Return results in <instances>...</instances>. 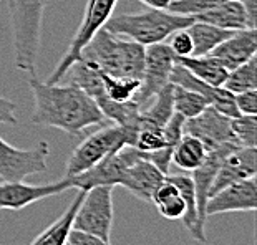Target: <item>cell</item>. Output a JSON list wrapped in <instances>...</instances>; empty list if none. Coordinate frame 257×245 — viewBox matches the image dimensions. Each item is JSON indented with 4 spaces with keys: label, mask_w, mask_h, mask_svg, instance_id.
Segmentation results:
<instances>
[{
    "label": "cell",
    "mask_w": 257,
    "mask_h": 245,
    "mask_svg": "<svg viewBox=\"0 0 257 245\" xmlns=\"http://www.w3.org/2000/svg\"><path fill=\"white\" fill-rule=\"evenodd\" d=\"M34 95L32 123L40 126L57 128L70 136H78L91 126H101L103 116L93 98L76 85H48L35 75L29 80Z\"/></svg>",
    "instance_id": "6da1fadb"
},
{
    "label": "cell",
    "mask_w": 257,
    "mask_h": 245,
    "mask_svg": "<svg viewBox=\"0 0 257 245\" xmlns=\"http://www.w3.org/2000/svg\"><path fill=\"white\" fill-rule=\"evenodd\" d=\"M80 62L111 76L141 80L145 67V47L130 38L114 35L105 27L81 50Z\"/></svg>",
    "instance_id": "7a4b0ae2"
},
{
    "label": "cell",
    "mask_w": 257,
    "mask_h": 245,
    "mask_svg": "<svg viewBox=\"0 0 257 245\" xmlns=\"http://www.w3.org/2000/svg\"><path fill=\"white\" fill-rule=\"evenodd\" d=\"M193 22V17L173 14L169 10L148 9L138 14L111 15L105 29L114 35L130 38L143 47H150L165 42L176 30L188 29Z\"/></svg>",
    "instance_id": "3957f363"
},
{
    "label": "cell",
    "mask_w": 257,
    "mask_h": 245,
    "mask_svg": "<svg viewBox=\"0 0 257 245\" xmlns=\"http://www.w3.org/2000/svg\"><path fill=\"white\" fill-rule=\"evenodd\" d=\"M12 25L15 67L35 75L47 0H7Z\"/></svg>",
    "instance_id": "277c9868"
},
{
    "label": "cell",
    "mask_w": 257,
    "mask_h": 245,
    "mask_svg": "<svg viewBox=\"0 0 257 245\" xmlns=\"http://www.w3.org/2000/svg\"><path fill=\"white\" fill-rule=\"evenodd\" d=\"M136 133L118 124H108L85 138L73 149L65 167V177H73L88 171L106 156L118 152L124 146H135Z\"/></svg>",
    "instance_id": "5b68a950"
},
{
    "label": "cell",
    "mask_w": 257,
    "mask_h": 245,
    "mask_svg": "<svg viewBox=\"0 0 257 245\" xmlns=\"http://www.w3.org/2000/svg\"><path fill=\"white\" fill-rule=\"evenodd\" d=\"M116 2L118 0H88L86 2L83 19H81V24L76 29L72 42H70L67 53L58 62L45 83L55 85L62 81V78L67 76L68 70L72 68V65L80 62L81 50L91 42V38L98 34V30H101L106 25L108 19L113 15V10L116 7Z\"/></svg>",
    "instance_id": "8992f818"
},
{
    "label": "cell",
    "mask_w": 257,
    "mask_h": 245,
    "mask_svg": "<svg viewBox=\"0 0 257 245\" xmlns=\"http://www.w3.org/2000/svg\"><path fill=\"white\" fill-rule=\"evenodd\" d=\"M113 227V187L96 186L85 190V197L73 217V228L93 233L110 242Z\"/></svg>",
    "instance_id": "52a82bcc"
},
{
    "label": "cell",
    "mask_w": 257,
    "mask_h": 245,
    "mask_svg": "<svg viewBox=\"0 0 257 245\" xmlns=\"http://www.w3.org/2000/svg\"><path fill=\"white\" fill-rule=\"evenodd\" d=\"M176 65V55L169 48L168 43H155V45L145 47V67L141 75L140 90L133 96V101L143 110L148 106L153 98L169 85L173 67Z\"/></svg>",
    "instance_id": "ba28073f"
},
{
    "label": "cell",
    "mask_w": 257,
    "mask_h": 245,
    "mask_svg": "<svg viewBox=\"0 0 257 245\" xmlns=\"http://www.w3.org/2000/svg\"><path fill=\"white\" fill-rule=\"evenodd\" d=\"M50 148L45 141H40L32 149H19L0 138V177L4 181H25L47 171V161Z\"/></svg>",
    "instance_id": "9c48e42d"
},
{
    "label": "cell",
    "mask_w": 257,
    "mask_h": 245,
    "mask_svg": "<svg viewBox=\"0 0 257 245\" xmlns=\"http://www.w3.org/2000/svg\"><path fill=\"white\" fill-rule=\"evenodd\" d=\"M68 189H73V181L70 177H63L43 186H32L24 181H2L0 182V210H22L27 205L62 194Z\"/></svg>",
    "instance_id": "30bf717a"
},
{
    "label": "cell",
    "mask_w": 257,
    "mask_h": 245,
    "mask_svg": "<svg viewBox=\"0 0 257 245\" xmlns=\"http://www.w3.org/2000/svg\"><path fill=\"white\" fill-rule=\"evenodd\" d=\"M184 133L199 138L207 151L221 146H240L231 129V118L224 116L214 108H206L199 116L186 119Z\"/></svg>",
    "instance_id": "8fae6325"
},
{
    "label": "cell",
    "mask_w": 257,
    "mask_h": 245,
    "mask_svg": "<svg viewBox=\"0 0 257 245\" xmlns=\"http://www.w3.org/2000/svg\"><path fill=\"white\" fill-rule=\"evenodd\" d=\"M257 210V182L255 177L229 184L207 199L206 217L227 212H255Z\"/></svg>",
    "instance_id": "7c38bea8"
},
{
    "label": "cell",
    "mask_w": 257,
    "mask_h": 245,
    "mask_svg": "<svg viewBox=\"0 0 257 245\" xmlns=\"http://www.w3.org/2000/svg\"><path fill=\"white\" fill-rule=\"evenodd\" d=\"M257 174V149L255 148H237L231 151L219 164L214 181L211 184L209 197L217 190L227 187L229 184L255 177ZM207 197V199H209Z\"/></svg>",
    "instance_id": "4fadbf2b"
},
{
    "label": "cell",
    "mask_w": 257,
    "mask_h": 245,
    "mask_svg": "<svg viewBox=\"0 0 257 245\" xmlns=\"http://www.w3.org/2000/svg\"><path fill=\"white\" fill-rule=\"evenodd\" d=\"M165 179L166 174L161 172L153 162L143 159L138 151V159L126 166L119 186L124 187L140 200L151 202L155 190L161 186Z\"/></svg>",
    "instance_id": "5bb4252c"
},
{
    "label": "cell",
    "mask_w": 257,
    "mask_h": 245,
    "mask_svg": "<svg viewBox=\"0 0 257 245\" xmlns=\"http://www.w3.org/2000/svg\"><path fill=\"white\" fill-rule=\"evenodd\" d=\"M257 52V37L255 29H244L234 32L222 43H219L209 55L216 58L227 72H232L239 65L255 57Z\"/></svg>",
    "instance_id": "9a60e30c"
},
{
    "label": "cell",
    "mask_w": 257,
    "mask_h": 245,
    "mask_svg": "<svg viewBox=\"0 0 257 245\" xmlns=\"http://www.w3.org/2000/svg\"><path fill=\"white\" fill-rule=\"evenodd\" d=\"M194 20L206 22V24L216 25L219 29H226L232 32L252 29L249 24L247 14H245L244 4L240 0H222L216 7L206 10L204 14L194 17Z\"/></svg>",
    "instance_id": "2e32d148"
},
{
    "label": "cell",
    "mask_w": 257,
    "mask_h": 245,
    "mask_svg": "<svg viewBox=\"0 0 257 245\" xmlns=\"http://www.w3.org/2000/svg\"><path fill=\"white\" fill-rule=\"evenodd\" d=\"M168 181H171L174 186L178 187L179 194L186 202V212L183 215L184 227L188 228V232L191 233V237L194 240H198L201 243L207 242L204 227L199 224V217H198V202H196V189L194 182L191 176H184V174H168L166 176Z\"/></svg>",
    "instance_id": "e0dca14e"
},
{
    "label": "cell",
    "mask_w": 257,
    "mask_h": 245,
    "mask_svg": "<svg viewBox=\"0 0 257 245\" xmlns=\"http://www.w3.org/2000/svg\"><path fill=\"white\" fill-rule=\"evenodd\" d=\"M85 197V190H78V194L75 195V199L70 202V205L62 215L58 217L43 230L40 235H37L30 245H67L68 233L73 228V217L78 210L80 202Z\"/></svg>",
    "instance_id": "ac0fdd59"
},
{
    "label": "cell",
    "mask_w": 257,
    "mask_h": 245,
    "mask_svg": "<svg viewBox=\"0 0 257 245\" xmlns=\"http://www.w3.org/2000/svg\"><path fill=\"white\" fill-rule=\"evenodd\" d=\"M207 156V148L204 143L193 134L184 133L178 144L173 148L171 164L178 166L181 171L193 172L204 162Z\"/></svg>",
    "instance_id": "d6986e66"
},
{
    "label": "cell",
    "mask_w": 257,
    "mask_h": 245,
    "mask_svg": "<svg viewBox=\"0 0 257 245\" xmlns=\"http://www.w3.org/2000/svg\"><path fill=\"white\" fill-rule=\"evenodd\" d=\"M188 32L191 38H193V55L191 57H202L209 55L214 48L226 40L227 37H231L234 32L219 29L216 25L206 24V22H198L194 20L193 24L188 27Z\"/></svg>",
    "instance_id": "ffe728a7"
},
{
    "label": "cell",
    "mask_w": 257,
    "mask_h": 245,
    "mask_svg": "<svg viewBox=\"0 0 257 245\" xmlns=\"http://www.w3.org/2000/svg\"><path fill=\"white\" fill-rule=\"evenodd\" d=\"M176 62L189 70L199 80L206 81L212 86H222L227 78V70L211 55L202 57H176Z\"/></svg>",
    "instance_id": "44dd1931"
},
{
    "label": "cell",
    "mask_w": 257,
    "mask_h": 245,
    "mask_svg": "<svg viewBox=\"0 0 257 245\" xmlns=\"http://www.w3.org/2000/svg\"><path fill=\"white\" fill-rule=\"evenodd\" d=\"M173 83L166 85L160 93L151 100V106H145L140 113V126L165 128L173 116ZM138 126V128H140Z\"/></svg>",
    "instance_id": "7402d4cb"
},
{
    "label": "cell",
    "mask_w": 257,
    "mask_h": 245,
    "mask_svg": "<svg viewBox=\"0 0 257 245\" xmlns=\"http://www.w3.org/2000/svg\"><path fill=\"white\" fill-rule=\"evenodd\" d=\"M151 202L155 204V207L161 214V217H165L168 220L183 219L186 212L184 199L179 194L178 187L171 181H168V179H165L161 182V186L155 190Z\"/></svg>",
    "instance_id": "603a6c76"
},
{
    "label": "cell",
    "mask_w": 257,
    "mask_h": 245,
    "mask_svg": "<svg viewBox=\"0 0 257 245\" xmlns=\"http://www.w3.org/2000/svg\"><path fill=\"white\" fill-rule=\"evenodd\" d=\"M173 106L174 113H179L183 118L191 119L199 116L206 108H209V103L196 91L183 88L179 85H173Z\"/></svg>",
    "instance_id": "cb8c5ba5"
},
{
    "label": "cell",
    "mask_w": 257,
    "mask_h": 245,
    "mask_svg": "<svg viewBox=\"0 0 257 245\" xmlns=\"http://www.w3.org/2000/svg\"><path fill=\"white\" fill-rule=\"evenodd\" d=\"M222 88L231 91L232 95L242 93L247 90H257V58L252 57L245 63L239 65L232 72L227 73Z\"/></svg>",
    "instance_id": "d4e9b609"
},
{
    "label": "cell",
    "mask_w": 257,
    "mask_h": 245,
    "mask_svg": "<svg viewBox=\"0 0 257 245\" xmlns=\"http://www.w3.org/2000/svg\"><path fill=\"white\" fill-rule=\"evenodd\" d=\"M100 73L103 90L106 96L116 103H124L133 100L136 91L140 90L141 81L138 78H128V76H111L106 73Z\"/></svg>",
    "instance_id": "484cf974"
},
{
    "label": "cell",
    "mask_w": 257,
    "mask_h": 245,
    "mask_svg": "<svg viewBox=\"0 0 257 245\" xmlns=\"http://www.w3.org/2000/svg\"><path fill=\"white\" fill-rule=\"evenodd\" d=\"M231 129L237 143L242 148H255L257 144V116L255 114H239L231 118Z\"/></svg>",
    "instance_id": "4316f807"
},
{
    "label": "cell",
    "mask_w": 257,
    "mask_h": 245,
    "mask_svg": "<svg viewBox=\"0 0 257 245\" xmlns=\"http://www.w3.org/2000/svg\"><path fill=\"white\" fill-rule=\"evenodd\" d=\"M133 148L150 152V151H158L161 148H173L168 144L166 136L163 128H155V126H140L138 133H136L135 146Z\"/></svg>",
    "instance_id": "83f0119b"
},
{
    "label": "cell",
    "mask_w": 257,
    "mask_h": 245,
    "mask_svg": "<svg viewBox=\"0 0 257 245\" xmlns=\"http://www.w3.org/2000/svg\"><path fill=\"white\" fill-rule=\"evenodd\" d=\"M222 0H171L168 10L173 14L186 15V17H198L206 10L216 7Z\"/></svg>",
    "instance_id": "f1b7e54d"
},
{
    "label": "cell",
    "mask_w": 257,
    "mask_h": 245,
    "mask_svg": "<svg viewBox=\"0 0 257 245\" xmlns=\"http://www.w3.org/2000/svg\"><path fill=\"white\" fill-rule=\"evenodd\" d=\"M171 40H169V48L173 50V53L176 57H191L193 55V38H191L188 29H181L176 30L174 34L169 35Z\"/></svg>",
    "instance_id": "f546056e"
},
{
    "label": "cell",
    "mask_w": 257,
    "mask_h": 245,
    "mask_svg": "<svg viewBox=\"0 0 257 245\" xmlns=\"http://www.w3.org/2000/svg\"><path fill=\"white\" fill-rule=\"evenodd\" d=\"M237 111L240 114H255L257 113V90H247L234 95Z\"/></svg>",
    "instance_id": "4dcf8cb0"
},
{
    "label": "cell",
    "mask_w": 257,
    "mask_h": 245,
    "mask_svg": "<svg viewBox=\"0 0 257 245\" xmlns=\"http://www.w3.org/2000/svg\"><path fill=\"white\" fill-rule=\"evenodd\" d=\"M67 245H111V243L108 240H103L101 237L93 235V233L72 228L70 233H68Z\"/></svg>",
    "instance_id": "1f68e13d"
},
{
    "label": "cell",
    "mask_w": 257,
    "mask_h": 245,
    "mask_svg": "<svg viewBox=\"0 0 257 245\" xmlns=\"http://www.w3.org/2000/svg\"><path fill=\"white\" fill-rule=\"evenodd\" d=\"M15 110L17 105L0 95V124H17L19 121L15 116Z\"/></svg>",
    "instance_id": "d6a6232c"
},
{
    "label": "cell",
    "mask_w": 257,
    "mask_h": 245,
    "mask_svg": "<svg viewBox=\"0 0 257 245\" xmlns=\"http://www.w3.org/2000/svg\"><path fill=\"white\" fill-rule=\"evenodd\" d=\"M141 4L146 5L148 9H158V10H168L171 0H140Z\"/></svg>",
    "instance_id": "836d02e7"
},
{
    "label": "cell",
    "mask_w": 257,
    "mask_h": 245,
    "mask_svg": "<svg viewBox=\"0 0 257 245\" xmlns=\"http://www.w3.org/2000/svg\"><path fill=\"white\" fill-rule=\"evenodd\" d=\"M240 2H242V0H240Z\"/></svg>",
    "instance_id": "e575fe53"
},
{
    "label": "cell",
    "mask_w": 257,
    "mask_h": 245,
    "mask_svg": "<svg viewBox=\"0 0 257 245\" xmlns=\"http://www.w3.org/2000/svg\"><path fill=\"white\" fill-rule=\"evenodd\" d=\"M0 2H2V0H0Z\"/></svg>",
    "instance_id": "d590c367"
}]
</instances>
